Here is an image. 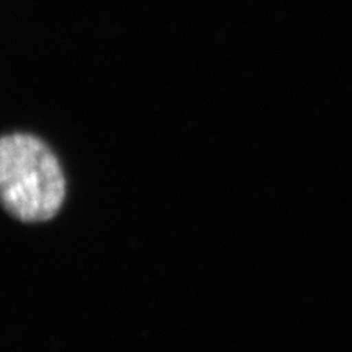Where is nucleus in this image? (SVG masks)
Returning <instances> with one entry per match:
<instances>
[{
	"label": "nucleus",
	"instance_id": "nucleus-1",
	"mask_svg": "<svg viewBox=\"0 0 352 352\" xmlns=\"http://www.w3.org/2000/svg\"><path fill=\"white\" fill-rule=\"evenodd\" d=\"M65 178L54 152L32 134L0 138V204L21 222H46L63 208Z\"/></svg>",
	"mask_w": 352,
	"mask_h": 352
}]
</instances>
